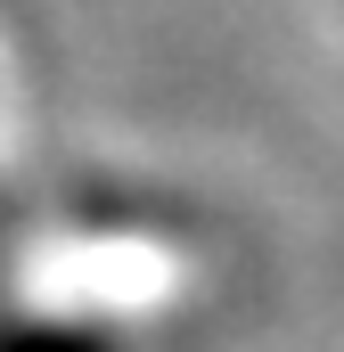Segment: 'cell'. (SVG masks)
Instances as JSON below:
<instances>
[{
    "instance_id": "cell-1",
    "label": "cell",
    "mask_w": 344,
    "mask_h": 352,
    "mask_svg": "<svg viewBox=\"0 0 344 352\" xmlns=\"http://www.w3.org/2000/svg\"><path fill=\"white\" fill-rule=\"evenodd\" d=\"M0 352H115L83 320H0Z\"/></svg>"
}]
</instances>
